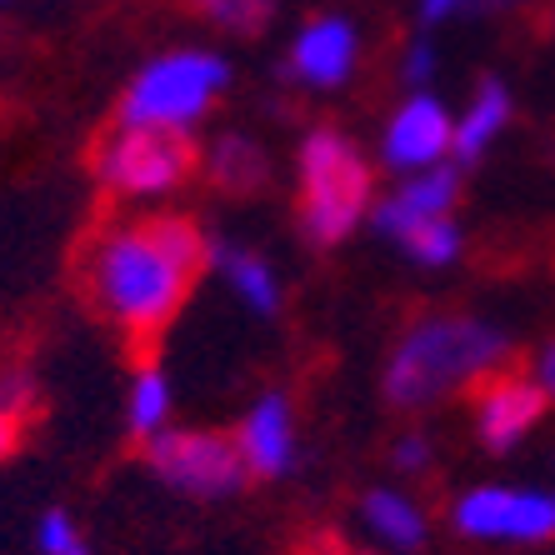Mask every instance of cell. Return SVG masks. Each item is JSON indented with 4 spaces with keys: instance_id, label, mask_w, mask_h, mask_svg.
<instances>
[{
    "instance_id": "484cf974",
    "label": "cell",
    "mask_w": 555,
    "mask_h": 555,
    "mask_svg": "<svg viewBox=\"0 0 555 555\" xmlns=\"http://www.w3.org/2000/svg\"><path fill=\"white\" fill-rule=\"evenodd\" d=\"M15 436H21V421L0 411V461H5V455L15 451Z\"/></svg>"
},
{
    "instance_id": "cb8c5ba5",
    "label": "cell",
    "mask_w": 555,
    "mask_h": 555,
    "mask_svg": "<svg viewBox=\"0 0 555 555\" xmlns=\"http://www.w3.org/2000/svg\"><path fill=\"white\" fill-rule=\"evenodd\" d=\"M415 15H421V26H440V21L470 15V0H415Z\"/></svg>"
},
{
    "instance_id": "4316f807",
    "label": "cell",
    "mask_w": 555,
    "mask_h": 555,
    "mask_svg": "<svg viewBox=\"0 0 555 555\" xmlns=\"http://www.w3.org/2000/svg\"><path fill=\"white\" fill-rule=\"evenodd\" d=\"M526 0H470V11H516Z\"/></svg>"
},
{
    "instance_id": "3957f363",
    "label": "cell",
    "mask_w": 555,
    "mask_h": 555,
    "mask_svg": "<svg viewBox=\"0 0 555 555\" xmlns=\"http://www.w3.org/2000/svg\"><path fill=\"white\" fill-rule=\"evenodd\" d=\"M300 231L310 246H340L371 216V166L346 130H310L300 141Z\"/></svg>"
},
{
    "instance_id": "277c9868",
    "label": "cell",
    "mask_w": 555,
    "mask_h": 555,
    "mask_svg": "<svg viewBox=\"0 0 555 555\" xmlns=\"http://www.w3.org/2000/svg\"><path fill=\"white\" fill-rule=\"evenodd\" d=\"M231 86V65L216 51H166L145 61L120 95V126L185 130L210 116V105Z\"/></svg>"
},
{
    "instance_id": "30bf717a",
    "label": "cell",
    "mask_w": 555,
    "mask_h": 555,
    "mask_svg": "<svg viewBox=\"0 0 555 555\" xmlns=\"http://www.w3.org/2000/svg\"><path fill=\"white\" fill-rule=\"evenodd\" d=\"M356 61H361V30L346 15H315L291 40L285 70L306 91H340L356 76Z\"/></svg>"
},
{
    "instance_id": "ba28073f",
    "label": "cell",
    "mask_w": 555,
    "mask_h": 555,
    "mask_svg": "<svg viewBox=\"0 0 555 555\" xmlns=\"http://www.w3.org/2000/svg\"><path fill=\"white\" fill-rule=\"evenodd\" d=\"M451 145H455V116L430 91H411L390 111L386 130H380V160H386L396 176L446 166V160H451Z\"/></svg>"
},
{
    "instance_id": "5bb4252c",
    "label": "cell",
    "mask_w": 555,
    "mask_h": 555,
    "mask_svg": "<svg viewBox=\"0 0 555 555\" xmlns=\"http://www.w3.org/2000/svg\"><path fill=\"white\" fill-rule=\"evenodd\" d=\"M206 260L220 271V281L231 285V296L241 300V306L250 310V315H260V321H271L275 310H281V281H275L271 260L256 256V250L246 246H210Z\"/></svg>"
},
{
    "instance_id": "6da1fadb",
    "label": "cell",
    "mask_w": 555,
    "mask_h": 555,
    "mask_svg": "<svg viewBox=\"0 0 555 555\" xmlns=\"http://www.w3.org/2000/svg\"><path fill=\"white\" fill-rule=\"evenodd\" d=\"M206 241L185 216L111 220L80 250V285L91 306L130 340H155L191 296Z\"/></svg>"
},
{
    "instance_id": "ac0fdd59",
    "label": "cell",
    "mask_w": 555,
    "mask_h": 555,
    "mask_svg": "<svg viewBox=\"0 0 555 555\" xmlns=\"http://www.w3.org/2000/svg\"><path fill=\"white\" fill-rule=\"evenodd\" d=\"M401 250L415 260V266L446 271V266H455V260H461L465 235H461V225H455V216H446V220H430V225H421L415 235H405Z\"/></svg>"
},
{
    "instance_id": "4fadbf2b",
    "label": "cell",
    "mask_w": 555,
    "mask_h": 555,
    "mask_svg": "<svg viewBox=\"0 0 555 555\" xmlns=\"http://www.w3.org/2000/svg\"><path fill=\"white\" fill-rule=\"evenodd\" d=\"M361 526L375 545H386V551H396V555H411L426 545L430 520L415 495L396 491V486H375V491L361 495Z\"/></svg>"
},
{
    "instance_id": "9a60e30c",
    "label": "cell",
    "mask_w": 555,
    "mask_h": 555,
    "mask_svg": "<svg viewBox=\"0 0 555 555\" xmlns=\"http://www.w3.org/2000/svg\"><path fill=\"white\" fill-rule=\"evenodd\" d=\"M511 111H516V101H511V91H505V80H495V76L480 80V91L470 95V105L455 116L451 160H461V166L480 160V155L501 141V130L511 126Z\"/></svg>"
},
{
    "instance_id": "7402d4cb",
    "label": "cell",
    "mask_w": 555,
    "mask_h": 555,
    "mask_svg": "<svg viewBox=\"0 0 555 555\" xmlns=\"http://www.w3.org/2000/svg\"><path fill=\"white\" fill-rule=\"evenodd\" d=\"M390 465H396L401 476H421V470H430V440L421 436V430H405V436L390 446Z\"/></svg>"
},
{
    "instance_id": "9c48e42d",
    "label": "cell",
    "mask_w": 555,
    "mask_h": 555,
    "mask_svg": "<svg viewBox=\"0 0 555 555\" xmlns=\"http://www.w3.org/2000/svg\"><path fill=\"white\" fill-rule=\"evenodd\" d=\"M455 201H461V170L446 160V166H430V170H415V176H401L396 191L386 201H375L371 206V225L386 241L401 246L405 235H415L421 225L430 220H446L455 216Z\"/></svg>"
},
{
    "instance_id": "ffe728a7",
    "label": "cell",
    "mask_w": 555,
    "mask_h": 555,
    "mask_svg": "<svg viewBox=\"0 0 555 555\" xmlns=\"http://www.w3.org/2000/svg\"><path fill=\"white\" fill-rule=\"evenodd\" d=\"M36 551L40 555H91V545H86L80 526L65 511H46L36 526Z\"/></svg>"
},
{
    "instance_id": "d4e9b609",
    "label": "cell",
    "mask_w": 555,
    "mask_h": 555,
    "mask_svg": "<svg viewBox=\"0 0 555 555\" xmlns=\"http://www.w3.org/2000/svg\"><path fill=\"white\" fill-rule=\"evenodd\" d=\"M530 380L541 386L545 401H555V346H545L541 356H535V371H530Z\"/></svg>"
},
{
    "instance_id": "e0dca14e",
    "label": "cell",
    "mask_w": 555,
    "mask_h": 555,
    "mask_svg": "<svg viewBox=\"0 0 555 555\" xmlns=\"http://www.w3.org/2000/svg\"><path fill=\"white\" fill-rule=\"evenodd\" d=\"M126 426L145 440L170 426V375L160 365H141L135 371L130 396H126Z\"/></svg>"
},
{
    "instance_id": "d6986e66",
    "label": "cell",
    "mask_w": 555,
    "mask_h": 555,
    "mask_svg": "<svg viewBox=\"0 0 555 555\" xmlns=\"http://www.w3.org/2000/svg\"><path fill=\"white\" fill-rule=\"evenodd\" d=\"M191 5L206 15L210 26L235 30V36H256L275 11V0H191Z\"/></svg>"
},
{
    "instance_id": "8992f818",
    "label": "cell",
    "mask_w": 555,
    "mask_h": 555,
    "mask_svg": "<svg viewBox=\"0 0 555 555\" xmlns=\"http://www.w3.org/2000/svg\"><path fill=\"white\" fill-rule=\"evenodd\" d=\"M145 461H151V476L185 501H231L250 476L241 461V446L231 436H216V430L166 426L160 436L145 440Z\"/></svg>"
},
{
    "instance_id": "603a6c76",
    "label": "cell",
    "mask_w": 555,
    "mask_h": 555,
    "mask_svg": "<svg viewBox=\"0 0 555 555\" xmlns=\"http://www.w3.org/2000/svg\"><path fill=\"white\" fill-rule=\"evenodd\" d=\"M30 405H36V380H30L26 371H5V375H0V411L21 421Z\"/></svg>"
},
{
    "instance_id": "5b68a950",
    "label": "cell",
    "mask_w": 555,
    "mask_h": 555,
    "mask_svg": "<svg viewBox=\"0 0 555 555\" xmlns=\"http://www.w3.org/2000/svg\"><path fill=\"white\" fill-rule=\"evenodd\" d=\"M195 170V151L176 130L151 126H116L95 145V176L111 195L126 201H155L170 195Z\"/></svg>"
},
{
    "instance_id": "52a82bcc",
    "label": "cell",
    "mask_w": 555,
    "mask_h": 555,
    "mask_svg": "<svg viewBox=\"0 0 555 555\" xmlns=\"http://www.w3.org/2000/svg\"><path fill=\"white\" fill-rule=\"evenodd\" d=\"M451 526L465 541L541 545L555 535V491H541V486H470L465 495H455Z\"/></svg>"
},
{
    "instance_id": "7a4b0ae2",
    "label": "cell",
    "mask_w": 555,
    "mask_h": 555,
    "mask_svg": "<svg viewBox=\"0 0 555 555\" xmlns=\"http://www.w3.org/2000/svg\"><path fill=\"white\" fill-rule=\"evenodd\" d=\"M511 356V336L480 315H421L396 340L386 361V401L401 411H426L465 386H486L501 375Z\"/></svg>"
},
{
    "instance_id": "44dd1931",
    "label": "cell",
    "mask_w": 555,
    "mask_h": 555,
    "mask_svg": "<svg viewBox=\"0 0 555 555\" xmlns=\"http://www.w3.org/2000/svg\"><path fill=\"white\" fill-rule=\"evenodd\" d=\"M436 65H440L436 46H430V40H411L401 51V80L415 86V91H426V80H436Z\"/></svg>"
},
{
    "instance_id": "7c38bea8",
    "label": "cell",
    "mask_w": 555,
    "mask_h": 555,
    "mask_svg": "<svg viewBox=\"0 0 555 555\" xmlns=\"http://www.w3.org/2000/svg\"><path fill=\"white\" fill-rule=\"evenodd\" d=\"M545 396L530 375H491L476 390V436L486 451H511L516 440H526L530 430L541 426L545 415Z\"/></svg>"
},
{
    "instance_id": "2e32d148",
    "label": "cell",
    "mask_w": 555,
    "mask_h": 555,
    "mask_svg": "<svg viewBox=\"0 0 555 555\" xmlns=\"http://www.w3.org/2000/svg\"><path fill=\"white\" fill-rule=\"evenodd\" d=\"M206 176L216 185H225V191H256L271 176V155L246 130H225L206 151Z\"/></svg>"
},
{
    "instance_id": "8fae6325",
    "label": "cell",
    "mask_w": 555,
    "mask_h": 555,
    "mask_svg": "<svg viewBox=\"0 0 555 555\" xmlns=\"http://www.w3.org/2000/svg\"><path fill=\"white\" fill-rule=\"evenodd\" d=\"M235 446H241V461H246L250 476L281 480L296 470L300 461V430H296V411L281 390H266L256 405L246 411L241 430H235Z\"/></svg>"
}]
</instances>
